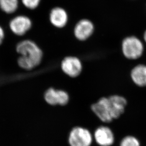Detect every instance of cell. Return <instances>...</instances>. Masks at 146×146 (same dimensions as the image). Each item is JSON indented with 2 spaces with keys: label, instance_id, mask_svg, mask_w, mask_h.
<instances>
[{
  "label": "cell",
  "instance_id": "11",
  "mask_svg": "<svg viewBox=\"0 0 146 146\" xmlns=\"http://www.w3.org/2000/svg\"><path fill=\"white\" fill-rule=\"evenodd\" d=\"M110 104L112 116L113 120L118 118L124 113L127 105L125 98L119 95L111 96L108 97Z\"/></svg>",
  "mask_w": 146,
  "mask_h": 146
},
{
  "label": "cell",
  "instance_id": "9",
  "mask_svg": "<svg viewBox=\"0 0 146 146\" xmlns=\"http://www.w3.org/2000/svg\"><path fill=\"white\" fill-rule=\"evenodd\" d=\"M69 17L64 9L60 7L52 8L49 13V21L55 28L62 29L67 24Z\"/></svg>",
  "mask_w": 146,
  "mask_h": 146
},
{
  "label": "cell",
  "instance_id": "13",
  "mask_svg": "<svg viewBox=\"0 0 146 146\" xmlns=\"http://www.w3.org/2000/svg\"><path fill=\"white\" fill-rule=\"evenodd\" d=\"M19 0H0V8L7 14L15 13L19 7Z\"/></svg>",
  "mask_w": 146,
  "mask_h": 146
},
{
  "label": "cell",
  "instance_id": "4",
  "mask_svg": "<svg viewBox=\"0 0 146 146\" xmlns=\"http://www.w3.org/2000/svg\"><path fill=\"white\" fill-rule=\"evenodd\" d=\"M91 110L103 123H109L113 121L108 98L103 97L100 98L91 106Z\"/></svg>",
  "mask_w": 146,
  "mask_h": 146
},
{
  "label": "cell",
  "instance_id": "6",
  "mask_svg": "<svg viewBox=\"0 0 146 146\" xmlns=\"http://www.w3.org/2000/svg\"><path fill=\"white\" fill-rule=\"evenodd\" d=\"M32 27L31 19L26 15H18L11 19L9 23V28L11 32L18 36L25 35Z\"/></svg>",
  "mask_w": 146,
  "mask_h": 146
},
{
  "label": "cell",
  "instance_id": "2",
  "mask_svg": "<svg viewBox=\"0 0 146 146\" xmlns=\"http://www.w3.org/2000/svg\"><path fill=\"white\" fill-rule=\"evenodd\" d=\"M121 51L123 56L128 59H138L143 54L144 46L142 41L138 37L128 36L122 41Z\"/></svg>",
  "mask_w": 146,
  "mask_h": 146
},
{
  "label": "cell",
  "instance_id": "16",
  "mask_svg": "<svg viewBox=\"0 0 146 146\" xmlns=\"http://www.w3.org/2000/svg\"><path fill=\"white\" fill-rule=\"evenodd\" d=\"M5 37V32L4 29L0 26V45L3 43Z\"/></svg>",
  "mask_w": 146,
  "mask_h": 146
},
{
  "label": "cell",
  "instance_id": "3",
  "mask_svg": "<svg viewBox=\"0 0 146 146\" xmlns=\"http://www.w3.org/2000/svg\"><path fill=\"white\" fill-rule=\"evenodd\" d=\"M92 135L87 129L77 127L70 131L69 137L70 146H90L92 143Z\"/></svg>",
  "mask_w": 146,
  "mask_h": 146
},
{
  "label": "cell",
  "instance_id": "5",
  "mask_svg": "<svg viewBox=\"0 0 146 146\" xmlns=\"http://www.w3.org/2000/svg\"><path fill=\"white\" fill-rule=\"evenodd\" d=\"M61 68L62 72L71 78L79 76L82 71L83 65L81 60L74 56L65 57L61 62Z\"/></svg>",
  "mask_w": 146,
  "mask_h": 146
},
{
  "label": "cell",
  "instance_id": "1",
  "mask_svg": "<svg viewBox=\"0 0 146 146\" xmlns=\"http://www.w3.org/2000/svg\"><path fill=\"white\" fill-rule=\"evenodd\" d=\"M16 50L19 54L18 65L25 70L34 69L40 65L43 59V51L33 40H21L17 44Z\"/></svg>",
  "mask_w": 146,
  "mask_h": 146
},
{
  "label": "cell",
  "instance_id": "10",
  "mask_svg": "<svg viewBox=\"0 0 146 146\" xmlns=\"http://www.w3.org/2000/svg\"><path fill=\"white\" fill-rule=\"evenodd\" d=\"M45 100L51 105H66L69 101L67 93L62 90L50 88L46 91L44 95Z\"/></svg>",
  "mask_w": 146,
  "mask_h": 146
},
{
  "label": "cell",
  "instance_id": "8",
  "mask_svg": "<svg viewBox=\"0 0 146 146\" xmlns=\"http://www.w3.org/2000/svg\"><path fill=\"white\" fill-rule=\"evenodd\" d=\"M94 138L99 146H111L114 143L113 132L110 128L105 126H100L96 130Z\"/></svg>",
  "mask_w": 146,
  "mask_h": 146
},
{
  "label": "cell",
  "instance_id": "17",
  "mask_svg": "<svg viewBox=\"0 0 146 146\" xmlns=\"http://www.w3.org/2000/svg\"><path fill=\"white\" fill-rule=\"evenodd\" d=\"M143 39L144 40V42H145V43L146 44V30L145 31L144 33Z\"/></svg>",
  "mask_w": 146,
  "mask_h": 146
},
{
  "label": "cell",
  "instance_id": "14",
  "mask_svg": "<svg viewBox=\"0 0 146 146\" xmlns=\"http://www.w3.org/2000/svg\"><path fill=\"white\" fill-rule=\"evenodd\" d=\"M120 146H141L140 142L135 137L127 136L123 138Z\"/></svg>",
  "mask_w": 146,
  "mask_h": 146
},
{
  "label": "cell",
  "instance_id": "7",
  "mask_svg": "<svg viewBox=\"0 0 146 146\" xmlns=\"http://www.w3.org/2000/svg\"><path fill=\"white\" fill-rule=\"evenodd\" d=\"M94 31L93 23L90 19H83L76 23L73 29V34L78 40L84 41L91 37Z\"/></svg>",
  "mask_w": 146,
  "mask_h": 146
},
{
  "label": "cell",
  "instance_id": "12",
  "mask_svg": "<svg viewBox=\"0 0 146 146\" xmlns=\"http://www.w3.org/2000/svg\"><path fill=\"white\" fill-rule=\"evenodd\" d=\"M130 75L132 81L137 86L146 87V65L139 64L134 67Z\"/></svg>",
  "mask_w": 146,
  "mask_h": 146
},
{
  "label": "cell",
  "instance_id": "15",
  "mask_svg": "<svg viewBox=\"0 0 146 146\" xmlns=\"http://www.w3.org/2000/svg\"><path fill=\"white\" fill-rule=\"evenodd\" d=\"M22 4L29 10H35L38 7L41 0H21Z\"/></svg>",
  "mask_w": 146,
  "mask_h": 146
}]
</instances>
